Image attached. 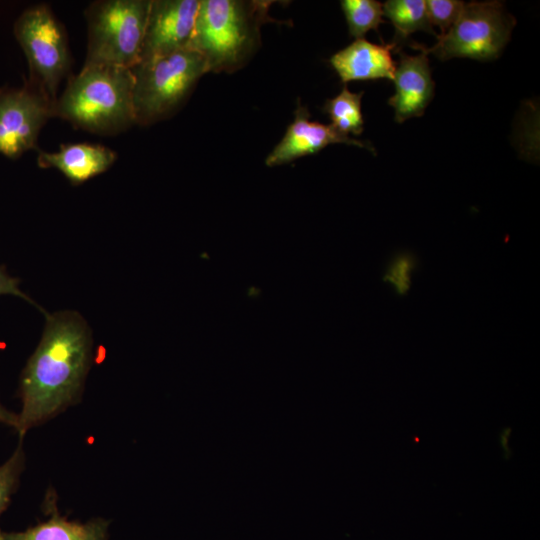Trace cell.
<instances>
[{
  "instance_id": "6da1fadb",
  "label": "cell",
  "mask_w": 540,
  "mask_h": 540,
  "mask_svg": "<svg viewBox=\"0 0 540 540\" xmlns=\"http://www.w3.org/2000/svg\"><path fill=\"white\" fill-rule=\"evenodd\" d=\"M44 317L41 339L19 380L22 407L15 431L20 439L81 400L92 365L93 337L84 317L73 310Z\"/></svg>"
},
{
  "instance_id": "7a4b0ae2",
  "label": "cell",
  "mask_w": 540,
  "mask_h": 540,
  "mask_svg": "<svg viewBox=\"0 0 540 540\" xmlns=\"http://www.w3.org/2000/svg\"><path fill=\"white\" fill-rule=\"evenodd\" d=\"M270 1L200 0L189 48L204 59L208 72L232 73L251 59L269 22Z\"/></svg>"
},
{
  "instance_id": "3957f363",
  "label": "cell",
  "mask_w": 540,
  "mask_h": 540,
  "mask_svg": "<svg viewBox=\"0 0 540 540\" xmlns=\"http://www.w3.org/2000/svg\"><path fill=\"white\" fill-rule=\"evenodd\" d=\"M130 68L83 66L55 102V116L91 133L114 134L135 123Z\"/></svg>"
},
{
  "instance_id": "277c9868",
  "label": "cell",
  "mask_w": 540,
  "mask_h": 540,
  "mask_svg": "<svg viewBox=\"0 0 540 540\" xmlns=\"http://www.w3.org/2000/svg\"><path fill=\"white\" fill-rule=\"evenodd\" d=\"M135 123L148 125L172 114L208 73L203 57L187 48L139 61L130 68Z\"/></svg>"
},
{
  "instance_id": "5b68a950",
  "label": "cell",
  "mask_w": 540,
  "mask_h": 540,
  "mask_svg": "<svg viewBox=\"0 0 540 540\" xmlns=\"http://www.w3.org/2000/svg\"><path fill=\"white\" fill-rule=\"evenodd\" d=\"M151 0H101L85 10L87 53L83 66L132 68L141 60Z\"/></svg>"
},
{
  "instance_id": "8992f818",
  "label": "cell",
  "mask_w": 540,
  "mask_h": 540,
  "mask_svg": "<svg viewBox=\"0 0 540 540\" xmlns=\"http://www.w3.org/2000/svg\"><path fill=\"white\" fill-rule=\"evenodd\" d=\"M515 20L499 1L465 3L456 22L447 32L436 36L431 48L412 43L422 53H433L441 60L467 57L480 61L497 58L510 39Z\"/></svg>"
},
{
  "instance_id": "52a82bcc",
  "label": "cell",
  "mask_w": 540,
  "mask_h": 540,
  "mask_svg": "<svg viewBox=\"0 0 540 540\" xmlns=\"http://www.w3.org/2000/svg\"><path fill=\"white\" fill-rule=\"evenodd\" d=\"M14 34L29 65L28 81L56 102L58 86L71 67L64 26L47 5L40 4L18 17Z\"/></svg>"
},
{
  "instance_id": "ba28073f",
  "label": "cell",
  "mask_w": 540,
  "mask_h": 540,
  "mask_svg": "<svg viewBox=\"0 0 540 540\" xmlns=\"http://www.w3.org/2000/svg\"><path fill=\"white\" fill-rule=\"evenodd\" d=\"M54 116L55 102L29 81L0 88V153L17 158L36 149L42 127Z\"/></svg>"
},
{
  "instance_id": "9c48e42d",
  "label": "cell",
  "mask_w": 540,
  "mask_h": 540,
  "mask_svg": "<svg viewBox=\"0 0 540 540\" xmlns=\"http://www.w3.org/2000/svg\"><path fill=\"white\" fill-rule=\"evenodd\" d=\"M199 5L200 0H151L141 60L189 48Z\"/></svg>"
},
{
  "instance_id": "30bf717a",
  "label": "cell",
  "mask_w": 540,
  "mask_h": 540,
  "mask_svg": "<svg viewBox=\"0 0 540 540\" xmlns=\"http://www.w3.org/2000/svg\"><path fill=\"white\" fill-rule=\"evenodd\" d=\"M310 114L306 107L298 105L295 110V119L288 126L284 137L274 147L266 158L267 166L282 165L293 160L316 153L329 144L344 143L366 148L373 153L375 149L365 142H361L342 134L331 124L325 125L310 121Z\"/></svg>"
},
{
  "instance_id": "8fae6325",
  "label": "cell",
  "mask_w": 540,
  "mask_h": 540,
  "mask_svg": "<svg viewBox=\"0 0 540 540\" xmlns=\"http://www.w3.org/2000/svg\"><path fill=\"white\" fill-rule=\"evenodd\" d=\"M400 62L396 66L395 94L388 103L395 110V121L402 123L411 117H420L434 95L427 54L416 56L399 52Z\"/></svg>"
},
{
  "instance_id": "7c38bea8",
  "label": "cell",
  "mask_w": 540,
  "mask_h": 540,
  "mask_svg": "<svg viewBox=\"0 0 540 540\" xmlns=\"http://www.w3.org/2000/svg\"><path fill=\"white\" fill-rule=\"evenodd\" d=\"M395 47L393 42L375 44L360 38L333 54L330 63L344 84L354 80H393L396 63L391 51Z\"/></svg>"
},
{
  "instance_id": "4fadbf2b",
  "label": "cell",
  "mask_w": 540,
  "mask_h": 540,
  "mask_svg": "<svg viewBox=\"0 0 540 540\" xmlns=\"http://www.w3.org/2000/svg\"><path fill=\"white\" fill-rule=\"evenodd\" d=\"M116 159L117 154L106 146L74 143L61 145L57 152L39 151L37 163L41 168L59 170L77 185L105 172Z\"/></svg>"
},
{
  "instance_id": "5bb4252c",
  "label": "cell",
  "mask_w": 540,
  "mask_h": 540,
  "mask_svg": "<svg viewBox=\"0 0 540 540\" xmlns=\"http://www.w3.org/2000/svg\"><path fill=\"white\" fill-rule=\"evenodd\" d=\"M50 517L21 532L0 530V540H107L109 522L96 518L85 523L61 516L52 497L46 502Z\"/></svg>"
},
{
  "instance_id": "9a60e30c",
  "label": "cell",
  "mask_w": 540,
  "mask_h": 540,
  "mask_svg": "<svg viewBox=\"0 0 540 540\" xmlns=\"http://www.w3.org/2000/svg\"><path fill=\"white\" fill-rule=\"evenodd\" d=\"M382 9L383 15L389 18L395 27L396 32L392 42L396 46L405 42L411 33L418 30L436 36L428 19L424 0H388L382 4Z\"/></svg>"
},
{
  "instance_id": "2e32d148",
  "label": "cell",
  "mask_w": 540,
  "mask_h": 540,
  "mask_svg": "<svg viewBox=\"0 0 540 540\" xmlns=\"http://www.w3.org/2000/svg\"><path fill=\"white\" fill-rule=\"evenodd\" d=\"M362 96L363 92L353 93L345 84L341 92L328 99L323 106V112L327 113L332 121L331 125L344 135H360L363 131Z\"/></svg>"
},
{
  "instance_id": "e0dca14e",
  "label": "cell",
  "mask_w": 540,
  "mask_h": 540,
  "mask_svg": "<svg viewBox=\"0 0 540 540\" xmlns=\"http://www.w3.org/2000/svg\"><path fill=\"white\" fill-rule=\"evenodd\" d=\"M341 8L346 17L349 33L356 39L363 38L369 30L377 31L383 23L382 3L375 0H342Z\"/></svg>"
},
{
  "instance_id": "ac0fdd59",
  "label": "cell",
  "mask_w": 540,
  "mask_h": 540,
  "mask_svg": "<svg viewBox=\"0 0 540 540\" xmlns=\"http://www.w3.org/2000/svg\"><path fill=\"white\" fill-rule=\"evenodd\" d=\"M25 468V453L20 443L12 455L0 465V515L7 509L16 492Z\"/></svg>"
},
{
  "instance_id": "d6986e66",
  "label": "cell",
  "mask_w": 540,
  "mask_h": 540,
  "mask_svg": "<svg viewBox=\"0 0 540 540\" xmlns=\"http://www.w3.org/2000/svg\"><path fill=\"white\" fill-rule=\"evenodd\" d=\"M417 259L410 252L396 254L389 262L383 280L390 284L398 295H405L411 285L412 273L416 269Z\"/></svg>"
},
{
  "instance_id": "ffe728a7",
  "label": "cell",
  "mask_w": 540,
  "mask_h": 540,
  "mask_svg": "<svg viewBox=\"0 0 540 540\" xmlns=\"http://www.w3.org/2000/svg\"><path fill=\"white\" fill-rule=\"evenodd\" d=\"M425 3L430 24L439 26L441 34L447 32L456 22L465 5L459 0H428Z\"/></svg>"
},
{
  "instance_id": "44dd1931",
  "label": "cell",
  "mask_w": 540,
  "mask_h": 540,
  "mask_svg": "<svg viewBox=\"0 0 540 540\" xmlns=\"http://www.w3.org/2000/svg\"><path fill=\"white\" fill-rule=\"evenodd\" d=\"M20 280L18 278L10 276L3 266H0V295H13L24 299L30 304L36 306L39 310L46 313L41 307L37 305L27 294H25L19 288Z\"/></svg>"
},
{
  "instance_id": "7402d4cb",
  "label": "cell",
  "mask_w": 540,
  "mask_h": 540,
  "mask_svg": "<svg viewBox=\"0 0 540 540\" xmlns=\"http://www.w3.org/2000/svg\"><path fill=\"white\" fill-rule=\"evenodd\" d=\"M0 423L13 427L15 430L18 425V414L6 409L0 402Z\"/></svg>"
}]
</instances>
